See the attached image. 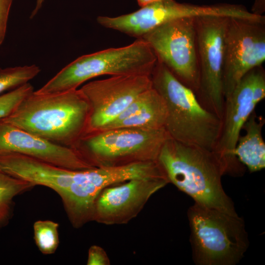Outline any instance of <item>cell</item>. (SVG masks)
<instances>
[{
	"instance_id": "cell-1",
	"label": "cell",
	"mask_w": 265,
	"mask_h": 265,
	"mask_svg": "<svg viewBox=\"0 0 265 265\" xmlns=\"http://www.w3.org/2000/svg\"><path fill=\"white\" fill-rule=\"evenodd\" d=\"M89 107L79 89L49 94L35 91L2 119L51 143L73 148L85 134Z\"/></svg>"
},
{
	"instance_id": "cell-2",
	"label": "cell",
	"mask_w": 265,
	"mask_h": 265,
	"mask_svg": "<svg viewBox=\"0 0 265 265\" xmlns=\"http://www.w3.org/2000/svg\"><path fill=\"white\" fill-rule=\"evenodd\" d=\"M157 160L169 183L191 197L194 203L237 213L222 186L225 169L213 151L180 142L169 136Z\"/></svg>"
},
{
	"instance_id": "cell-3",
	"label": "cell",
	"mask_w": 265,
	"mask_h": 265,
	"mask_svg": "<svg viewBox=\"0 0 265 265\" xmlns=\"http://www.w3.org/2000/svg\"><path fill=\"white\" fill-rule=\"evenodd\" d=\"M151 79L153 87L166 105L164 129L169 136L180 142L213 151L221 132L222 119L203 107L193 91L158 60Z\"/></svg>"
},
{
	"instance_id": "cell-4",
	"label": "cell",
	"mask_w": 265,
	"mask_h": 265,
	"mask_svg": "<svg viewBox=\"0 0 265 265\" xmlns=\"http://www.w3.org/2000/svg\"><path fill=\"white\" fill-rule=\"evenodd\" d=\"M192 257L196 265H236L249 242L242 218L198 204L187 211Z\"/></svg>"
},
{
	"instance_id": "cell-5",
	"label": "cell",
	"mask_w": 265,
	"mask_h": 265,
	"mask_svg": "<svg viewBox=\"0 0 265 265\" xmlns=\"http://www.w3.org/2000/svg\"><path fill=\"white\" fill-rule=\"evenodd\" d=\"M157 61V57L148 44L137 39L126 46L78 57L35 92L49 94L76 89L86 81L103 75L151 76Z\"/></svg>"
},
{
	"instance_id": "cell-6",
	"label": "cell",
	"mask_w": 265,
	"mask_h": 265,
	"mask_svg": "<svg viewBox=\"0 0 265 265\" xmlns=\"http://www.w3.org/2000/svg\"><path fill=\"white\" fill-rule=\"evenodd\" d=\"M169 137L165 129L116 128L86 134L73 148L95 167L122 166L157 160Z\"/></svg>"
},
{
	"instance_id": "cell-7",
	"label": "cell",
	"mask_w": 265,
	"mask_h": 265,
	"mask_svg": "<svg viewBox=\"0 0 265 265\" xmlns=\"http://www.w3.org/2000/svg\"><path fill=\"white\" fill-rule=\"evenodd\" d=\"M206 16L195 19L199 85L195 93L208 110L222 119L224 109L222 69L228 20Z\"/></svg>"
},
{
	"instance_id": "cell-8",
	"label": "cell",
	"mask_w": 265,
	"mask_h": 265,
	"mask_svg": "<svg viewBox=\"0 0 265 265\" xmlns=\"http://www.w3.org/2000/svg\"><path fill=\"white\" fill-rule=\"evenodd\" d=\"M195 18H184L166 22L139 38L148 44L158 60L195 94L199 85Z\"/></svg>"
},
{
	"instance_id": "cell-9",
	"label": "cell",
	"mask_w": 265,
	"mask_h": 265,
	"mask_svg": "<svg viewBox=\"0 0 265 265\" xmlns=\"http://www.w3.org/2000/svg\"><path fill=\"white\" fill-rule=\"evenodd\" d=\"M265 60V21L230 18L222 69L224 100L245 74Z\"/></svg>"
},
{
	"instance_id": "cell-10",
	"label": "cell",
	"mask_w": 265,
	"mask_h": 265,
	"mask_svg": "<svg viewBox=\"0 0 265 265\" xmlns=\"http://www.w3.org/2000/svg\"><path fill=\"white\" fill-rule=\"evenodd\" d=\"M153 87L151 76L127 75L89 81L79 89L89 114L86 134L96 132L116 119L140 94Z\"/></svg>"
},
{
	"instance_id": "cell-11",
	"label": "cell",
	"mask_w": 265,
	"mask_h": 265,
	"mask_svg": "<svg viewBox=\"0 0 265 265\" xmlns=\"http://www.w3.org/2000/svg\"><path fill=\"white\" fill-rule=\"evenodd\" d=\"M169 183L166 177H154L133 179L108 186L96 200L92 221L106 225L126 224Z\"/></svg>"
},
{
	"instance_id": "cell-12",
	"label": "cell",
	"mask_w": 265,
	"mask_h": 265,
	"mask_svg": "<svg viewBox=\"0 0 265 265\" xmlns=\"http://www.w3.org/2000/svg\"><path fill=\"white\" fill-rule=\"evenodd\" d=\"M257 68L245 74L225 99L221 132L213 151L226 174L233 176L244 173L243 165L234 155V150L244 124L258 104L253 93Z\"/></svg>"
},
{
	"instance_id": "cell-13",
	"label": "cell",
	"mask_w": 265,
	"mask_h": 265,
	"mask_svg": "<svg viewBox=\"0 0 265 265\" xmlns=\"http://www.w3.org/2000/svg\"><path fill=\"white\" fill-rule=\"evenodd\" d=\"M16 153L74 170L94 167L74 148L58 145L0 119V156Z\"/></svg>"
},
{
	"instance_id": "cell-14",
	"label": "cell",
	"mask_w": 265,
	"mask_h": 265,
	"mask_svg": "<svg viewBox=\"0 0 265 265\" xmlns=\"http://www.w3.org/2000/svg\"><path fill=\"white\" fill-rule=\"evenodd\" d=\"M264 123V118L253 111L244 124L242 129L245 133L239 136L234 150L238 161L251 173L265 167V143L262 133Z\"/></svg>"
},
{
	"instance_id": "cell-15",
	"label": "cell",
	"mask_w": 265,
	"mask_h": 265,
	"mask_svg": "<svg viewBox=\"0 0 265 265\" xmlns=\"http://www.w3.org/2000/svg\"><path fill=\"white\" fill-rule=\"evenodd\" d=\"M166 115L165 102L158 92L149 104L134 115L117 123L106 125L99 131L121 128L144 130L164 129Z\"/></svg>"
},
{
	"instance_id": "cell-16",
	"label": "cell",
	"mask_w": 265,
	"mask_h": 265,
	"mask_svg": "<svg viewBox=\"0 0 265 265\" xmlns=\"http://www.w3.org/2000/svg\"><path fill=\"white\" fill-rule=\"evenodd\" d=\"M34 186L29 182L8 174L0 167V224L9 215L14 198Z\"/></svg>"
},
{
	"instance_id": "cell-17",
	"label": "cell",
	"mask_w": 265,
	"mask_h": 265,
	"mask_svg": "<svg viewBox=\"0 0 265 265\" xmlns=\"http://www.w3.org/2000/svg\"><path fill=\"white\" fill-rule=\"evenodd\" d=\"M40 72L36 65L0 68V95L28 83Z\"/></svg>"
},
{
	"instance_id": "cell-18",
	"label": "cell",
	"mask_w": 265,
	"mask_h": 265,
	"mask_svg": "<svg viewBox=\"0 0 265 265\" xmlns=\"http://www.w3.org/2000/svg\"><path fill=\"white\" fill-rule=\"evenodd\" d=\"M59 225L54 221L38 220L33 224L34 238L41 253L45 255L54 253L59 244Z\"/></svg>"
},
{
	"instance_id": "cell-19",
	"label": "cell",
	"mask_w": 265,
	"mask_h": 265,
	"mask_svg": "<svg viewBox=\"0 0 265 265\" xmlns=\"http://www.w3.org/2000/svg\"><path fill=\"white\" fill-rule=\"evenodd\" d=\"M34 91L29 82L0 95V119L9 115L26 96Z\"/></svg>"
},
{
	"instance_id": "cell-20",
	"label": "cell",
	"mask_w": 265,
	"mask_h": 265,
	"mask_svg": "<svg viewBox=\"0 0 265 265\" xmlns=\"http://www.w3.org/2000/svg\"><path fill=\"white\" fill-rule=\"evenodd\" d=\"M110 259L106 251L101 246L93 245L89 248L87 265H109Z\"/></svg>"
},
{
	"instance_id": "cell-21",
	"label": "cell",
	"mask_w": 265,
	"mask_h": 265,
	"mask_svg": "<svg viewBox=\"0 0 265 265\" xmlns=\"http://www.w3.org/2000/svg\"><path fill=\"white\" fill-rule=\"evenodd\" d=\"M13 0H0V45L5 39L9 12Z\"/></svg>"
},
{
	"instance_id": "cell-22",
	"label": "cell",
	"mask_w": 265,
	"mask_h": 265,
	"mask_svg": "<svg viewBox=\"0 0 265 265\" xmlns=\"http://www.w3.org/2000/svg\"><path fill=\"white\" fill-rule=\"evenodd\" d=\"M44 1V0H36L35 6L31 14L30 18L33 17L37 13L42 7Z\"/></svg>"
},
{
	"instance_id": "cell-23",
	"label": "cell",
	"mask_w": 265,
	"mask_h": 265,
	"mask_svg": "<svg viewBox=\"0 0 265 265\" xmlns=\"http://www.w3.org/2000/svg\"><path fill=\"white\" fill-rule=\"evenodd\" d=\"M161 0H137L138 3L140 7Z\"/></svg>"
}]
</instances>
